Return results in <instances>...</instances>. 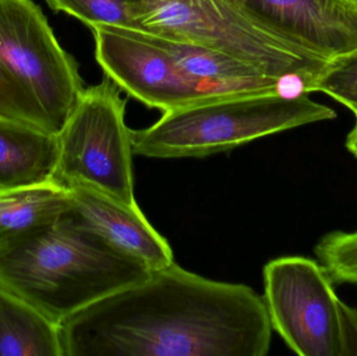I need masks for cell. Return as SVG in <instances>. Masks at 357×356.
Instances as JSON below:
<instances>
[{
    "mask_svg": "<svg viewBox=\"0 0 357 356\" xmlns=\"http://www.w3.org/2000/svg\"><path fill=\"white\" fill-rule=\"evenodd\" d=\"M63 356H266L264 297L175 263L59 324Z\"/></svg>",
    "mask_w": 357,
    "mask_h": 356,
    "instance_id": "6da1fadb",
    "label": "cell"
},
{
    "mask_svg": "<svg viewBox=\"0 0 357 356\" xmlns=\"http://www.w3.org/2000/svg\"><path fill=\"white\" fill-rule=\"evenodd\" d=\"M151 272L81 223L70 207L54 223L0 244V286L56 324Z\"/></svg>",
    "mask_w": 357,
    "mask_h": 356,
    "instance_id": "7a4b0ae2",
    "label": "cell"
},
{
    "mask_svg": "<svg viewBox=\"0 0 357 356\" xmlns=\"http://www.w3.org/2000/svg\"><path fill=\"white\" fill-rule=\"evenodd\" d=\"M79 65L31 0H0V119L59 136L83 95Z\"/></svg>",
    "mask_w": 357,
    "mask_h": 356,
    "instance_id": "3957f363",
    "label": "cell"
},
{
    "mask_svg": "<svg viewBox=\"0 0 357 356\" xmlns=\"http://www.w3.org/2000/svg\"><path fill=\"white\" fill-rule=\"evenodd\" d=\"M335 117L333 109L307 94L245 92L163 112L151 127L132 130V148L146 158H203Z\"/></svg>",
    "mask_w": 357,
    "mask_h": 356,
    "instance_id": "277c9868",
    "label": "cell"
},
{
    "mask_svg": "<svg viewBox=\"0 0 357 356\" xmlns=\"http://www.w3.org/2000/svg\"><path fill=\"white\" fill-rule=\"evenodd\" d=\"M137 21L139 31L208 46L266 77H299L306 93L328 61L271 33L229 0H137Z\"/></svg>",
    "mask_w": 357,
    "mask_h": 356,
    "instance_id": "5b68a950",
    "label": "cell"
},
{
    "mask_svg": "<svg viewBox=\"0 0 357 356\" xmlns=\"http://www.w3.org/2000/svg\"><path fill=\"white\" fill-rule=\"evenodd\" d=\"M121 88L105 75L84 90L59 134L56 183L87 186L123 204L138 206L134 194L132 130L125 121L127 102Z\"/></svg>",
    "mask_w": 357,
    "mask_h": 356,
    "instance_id": "8992f818",
    "label": "cell"
},
{
    "mask_svg": "<svg viewBox=\"0 0 357 356\" xmlns=\"http://www.w3.org/2000/svg\"><path fill=\"white\" fill-rule=\"evenodd\" d=\"M96 58L105 75L132 98L167 112L205 100L245 92H277L279 79L207 81L185 73L172 54L139 29L91 27Z\"/></svg>",
    "mask_w": 357,
    "mask_h": 356,
    "instance_id": "52a82bcc",
    "label": "cell"
},
{
    "mask_svg": "<svg viewBox=\"0 0 357 356\" xmlns=\"http://www.w3.org/2000/svg\"><path fill=\"white\" fill-rule=\"evenodd\" d=\"M264 284L273 330L294 353L341 356V300L320 263L302 256L274 259L264 267Z\"/></svg>",
    "mask_w": 357,
    "mask_h": 356,
    "instance_id": "ba28073f",
    "label": "cell"
},
{
    "mask_svg": "<svg viewBox=\"0 0 357 356\" xmlns=\"http://www.w3.org/2000/svg\"><path fill=\"white\" fill-rule=\"evenodd\" d=\"M281 39L331 60L357 48V10L342 0H229Z\"/></svg>",
    "mask_w": 357,
    "mask_h": 356,
    "instance_id": "9c48e42d",
    "label": "cell"
},
{
    "mask_svg": "<svg viewBox=\"0 0 357 356\" xmlns=\"http://www.w3.org/2000/svg\"><path fill=\"white\" fill-rule=\"evenodd\" d=\"M67 190L71 212L84 225L152 271L174 263L169 242L149 223L139 206L123 204L87 186H73Z\"/></svg>",
    "mask_w": 357,
    "mask_h": 356,
    "instance_id": "30bf717a",
    "label": "cell"
},
{
    "mask_svg": "<svg viewBox=\"0 0 357 356\" xmlns=\"http://www.w3.org/2000/svg\"><path fill=\"white\" fill-rule=\"evenodd\" d=\"M59 138L0 119V192L56 183Z\"/></svg>",
    "mask_w": 357,
    "mask_h": 356,
    "instance_id": "8fae6325",
    "label": "cell"
},
{
    "mask_svg": "<svg viewBox=\"0 0 357 356\" xmlns=\"http://www.w3.org/2000/svg\"><path fill=\"white\" fill-rule=\"evenodd\" d=\"M0 356H63L59 324L1 286Z\"/></svg>",
    "mask_w": 357,
    "mask_h": 356,
    "instance_id": "7c38bea8",
    "label": "cell"
},
{
    "mask_svg": "<svg viewBox=\"0 0 357 356\" xmlns=\"http://www.w3.org/2000/svg\"><path fill=\"white\" fill-rule=\"evenodd\" d=\"M70 207L56 183L0 192V244L56 222Z\"/></svg>",
    "mask_w": 357,
    "mask_h": 356,
    "instance_id": "4fadbf2b",
    "label": "cell"
},
{
    "mask_svg": "<svg viewBox=\"0 0 357 356\" xmlns=\"http://www.w3.org/2000/svg\"><path fill=\"white\" fill-rule=\"evenodd\" d=\"M144 33L151 41L165 48L185 73L197 79L235 83L270 77L254 67L208 46L148 31Z\"/></svg>",
    "mask_w": 357,
    "mask_h": 356,
    "instance_id": "5bb4252c",
    "label": "cell"
},
{
    "mask_svg": "<svg viewBox=\"0 0 357 356\" xmlns=\"http://www.w3.org/2000/svg\"><path fill=\"white\" fill-rule=\"evenodd\" d=\"M56 12H64L88 27L111 25L139 29L137 0H45Z\"/></svg>",
    "mask_w": 357,
    "mask_h": 356,
    "instance_id": "9a60e30c",
    "label": "cell"
},
{
    "mask_svg": "<svg viewBox=\"0 0 357 356\" xmlns=\"http://www.w3.org/2000/svg\"><path fill=\"white\" fill-rule=\"evenodd\" d=\"M314 253L333 282L357 284V231L326 234Z\"/></svg>",
    "mask_w": 357,
    "mask_h": 356,
    "instance_id": "2e32d148",
    "label": "cell"
},
{
    "mask_svg": "<svg viewBox=\"0 0 357 356\" xmlns=\"http://www.w3.org/2000/svg\"><path fill=\"white\" fill-rule=\"evenodd\" d=\"M314 91L323 92L345 105L357 118V48L327 61L314 82Z\"/></svg>",
    "mask_w": 357,
    "mask_h": 356,
    "instance_id": "e0dca14e",
    "label": "cell"
},
{
    "mask_svg": "<svg viewBox=\"0 0 357 356\" xmlns=\"http://www.w3.org/2000/svg\"><path fill=\"white\" fill-rule=\"evenodd\" d=\"M341 356H357V309L340 301Z\"/></svg>",
    "mask_w": 357,
    "mask_h": 356,
    "instance_id": "ac0fdd59",
    "label": "cell"
},
{
    "mask_svg": "<svg viewBox=\"0 0 357 356\" xmlns=\"http://www.w3.org/2000/svg\"><path fill=\"white\" fill-rule=\"evenodd\" d=\"M346 146H347L348 150L357 158V118L356 125H354L351 132L348 134Z\"/></svg>",
    "mask_w": 357,
    "mask_h": 356,
    "instance_id": "d6986e66",
    "label": "cell"
},
{
    "mask_svg": "<svg viewBox=\"0 0 357 356\" xmlns=\"http://www.w3.org/2000/svg\"><path fill=\"white\" fill-rule=\"evenodd\" d=\"M344 3L347 4L350 8L357 10V0H342Z\"/></svg>",
    "mask_w": 357,
    "mask_h": 356,
    "instance_id": "ffe728a7",
    "label": "cell"
}]
</instances>
